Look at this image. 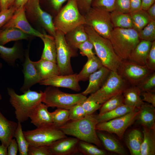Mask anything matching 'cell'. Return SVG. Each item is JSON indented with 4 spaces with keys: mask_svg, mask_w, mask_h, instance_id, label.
I'll list each match as a JSON object with an SVG mask.
<instances>
[{
    "mask_svg": "<svg viewBox=\"0 0 155 155\" xmlns=\"http://www.w3.org/2000/svg\"><path fill=\"white\" fill-rule=\"evenodd\" d=\"M98 123L95 115L92 114L78 120H69L59 129L66 135L102 148V146L96 133V126Z\"/></svg>",
    "mask_w": 155,
    "mask_h": 155,
    "instance_id": "cell-1",
    "label": "cell"
},
{
    "mask_svg": "<svg viewBox=\"0 0 155 155\" xmlns=\"http://www.w3.org/2000/svg\"><path fill=\"white\" fill-rule=\"evenodd\" d=\"M10 96V102L15 109L16 118L18 122L23 123L27 120L31 113L39 103L42 102L44 92L28 89L22 95L16 94L14 89L7 88Z\"/></svg>",
    "mask_w": 155,
    "mask_h": 155,
    "instance_id": "cell-2",
    "label": "cell"
},
{
    "mask_svg": "<svg viewBox=\"0 0 155 155\" xmlns=\"http://www.w3.org/2000/svg\"><path fill=\"white\" fill-rule=\"evenodd\" d=\"M84 27L93 44L95 54L103 66L117 72L122 61L115 53L109 39L101 36L89 26L85 24Z\"/></svg>",
    "mask_w": 155,
    "mask_h": 155,
    "instance_id": "cell-3",
    "label": "cell"
},
{
    "mask_svg": "<svg viewBox=\"0 0 155 155\" xmlns=\"http://www.w3.org/2000/svg\"><path fill=\"white\" fill-rule=\"evenodd\" d=\"M108 39L115 53L122 61L128 59L140 40L138 32L133 28H114Z\"/></svg>",
    "mask_w": 155,
    "mask_h": 155,
    "instance_id": "cell-4",
    "label": "cell"
},
{
    "mask_svg": "<svg viewBox=\"0 0 155 155\" xmlns=\"http://www.w3.org/2000/svg\"><path fill=\"white\" fill-rule=\"evenodd\" d=\"M27 19L35 30L54 36L56 30L53 23V17L41 7L40 0H28L24 5Z\"/></svg>",
    "mask_w": 155,
    "mask_h": 155,
    "instance_id": "cell-5",
    "label": "cell"
},
{
    "mask_svg": "<svg viewBox=\"0 0 155 155\" xmlns=\"http://www.w3.org/2000/svg\"><path fill=\"white\" fill-rule=\"evenodd\" d=\"M57 31L65 35L77 27L85 24L84 16L80 12L75 0H68L53 18Z\"/></svg>",
    "mask_w": 155,
    "mask_h": 155,
    "instance_id": "cell-6",
    "label": "cell"
},
{
    "mask_svg": "<svg viewBox=\"0 0 155 155\" xmlns=\"http://www.w3.org/2000/svg\"><path fill=\"white\" fill-rule=\"evenodd\" d=\"M42 102L48 107L69 110L73 105L82 102L87 97L82 93L70 94L63 92L58 88L49 86L44 92Z\"/></svg>",
    "mask_w": 155,
    "mask_h": 155,
    "instance_id": "cell-7",
    "label": "cell"
},
{
    "mask_svg": "<svg viewBox=\"0 0 155 155\" xmlns=\"http://www.w3.org/2000/svg\"><path fill=\"white\" fill-rule=\"evenodd\" d=\"M126 81L117 72L111 71L106 79L101 88L91 94L87 98L102 104L116 95L123 93L127 88Z\"/></svg>",
    "mask_w": 155,
    "mask_h": 155,
    "instance_id": "cell-8",
    "label": "cell"
},
{
    "mask_svg": "<svg viewBox=\"0 0 155 155\" xmlns=\"http://www.w3.org/2000/svg\"><path fill=\"white\" fill-rule=\"evenodd\" d=\"M56 49V63L59 75H67L74 73L71 67V58L78 56L77 50L71 47L67 43L65 34L57 31L54 36Z\"/></svg>",
    "mask_w": 155,
    "mask_h": 155,
    "instance_id": "cell-9",
    "label": "cell"
},
{
    "mask_svg": "<svg viewBox=\"0 0 155 155\" xmlns=\"http://www.w3.org/2000/svg\"><path fill=\"white\" fill-rule=\"evenodd\" d=\"M23 133L29 144L35 146H48L57 140L67 137L53 125L23 131Z\"/></svg>",
    "mask_w": 155,
    "mask_h": 155,
    "instance_id": "cell-10",
    "label": "cell"
},
{
    "mask_svg": "<svg viewBox=\"0 0 155 155\" xmlns=\"http://www.w3.org/2000/svg\"><path fill=\"white\" fill-rule=\"evenodd\" d=\"M84 16L85 25L91 27L101 36L109 39L114 28L110 12L91 7Z\"/></svg>",
    "mask_w": 155,
    "mask_h": 155,
    "instance_id": "cell-11",
    "label": "cell"
},
{
    "mask_svg": "<svg viewBox=\"0 0 155 155\" xmlns=\"http://www.w3.org/2000/svg\"><path fill=\"white\" fill-rule=\"evenodd\" d=\"M139 113V109L136 108L123 116L98 123L96 130L115 134L122 139L126 130L137 120Z\"/></svg>",
    "mask_w": 155,
    "mask_h": 155,
    "instance_id": "cell-12",
    "label": "cell"
},
{
    "mask_svg": "<svg viewBox=\"0 0 155 155\" xmlns=\"http://www.w3.org/2000/svg\"><path fill=\"white\" fill-rule=\"evenodd\" d=\"M132 86H137L152 72L146 65H142L128 60L122 61L117 71Z\"/></svg>",
    "mask_w": 155,
    "mask_h": 155,
    "instance_id": "cell-13",
    "label": "cell"
},
{
    "mask_svg": "<svg viewBox=\"0 0 155 155\" xmlns=\"http://www.w3.org/2000/svg\"><path fill=\"white\" fill-rule=\"evenodd\" d=\"M10 27L17 28L26 34L40 38L43 35L34 29L30 25L26 18L24 6L16 10L9 20L1 29Z\"/></svg>",
    "mask_w": 155,
    "mask_h": 155,
    "instance_id": "cell-14",
    "label": "cell"
},
{
    "mask_svg": "<svg viewBox=\"0 0 155 155\" xmlns=\"http://www.w3.org/2000/svg\"><path fill=\"white\" fill-rule=\"evenodd\" d=\"M79 82L77 73H73L67 75H54L42 80L39 84L57 88H66L78 92L81 90Z\"/></svg>",
    "mask_w": 155,
    "mask_h": 155,
    "instance_id": "cell-15",
    "label": "cell"
},
{
    "mask_svg": "<svg viewBox=\"0 0 155 155\" xmlns=\"http://www.w3.org/2000/svg\"><path fill=\"white\" fill-rule=\"evenodd\" d=\"M25 56L23 70L24 80L23 85L20 89V91L23 93L30 89L33 85L39 83L42 80L35 68L34 61L30 59L29 48L26 51Z\"/></svg>",
    "mask_w": 155,
    "mask_h": 155,
    "instance_id": "cell-16",
    "label": "cell"
},
{
    "mask_svg": "<svg viewBox=\"0 0 155 155\" xmlns=\"http://www.w3.org/2000/svg\"><path fill=\"white\" fill-rule=\"evenodd\" d=\"M79 140L75 137L60 139L48 146L52 155H72L78 154Z\"/></svg>",
    "mask_w": 155,
    "mask_h": 155,
    "instance_id": "cell-17",
    "label": "cell"
},
{
    "mask_svg": "<svg viewBox=\"0 0 155 155\" xmlns=\"http://www.w3.org/2000/svg\"><path fill=\"white\" fill-rule=\"evenodd\" d=\"M48 107L43 102L38 104L33 110L29 118L31 122L36 127L53 125L52 117Z\"/></svg>",
    "mask_w": 155,
    "mask_h": 155,
    "instance_id": "cell-18",
    "label": "cell"
},
{
    "mask_svg": "<svg viewBox=\"0 0 155 155\" xmlns=\"http://www.w3.org/2000/svg\"><path fill=\"white\" fill-rule=\"evenodd\" d=\"M110 71L109 69L103 66L91 74L89 78V82L87 88L81 93L86 96L98 90L104 83Z\"/></svg>",
    "mask_w": 155,
    "mask_h": 155,
    "instance_id": "cell-19",
    "label": "cell"
},
{
    "mask_svg": "<svg viewBox=\"0 0 155 155\" xmlns=\"http://www.w3.org/2000/svg\"><path fill=\"white\" fill-rule=\"evenodd\" d=\"M24 53L22 43L16 41L11 47L0 45V57L11 66H14L16 60H22Z\"/></svg>",
    "mask_w": 155,
    "mask_h": 155,
    "instance_id": "cell-20",
    "label": "cell"
},
{
    "mask_svg": "<svg viewBox=\"0 0 155 155\" xmlns=\"http://www.w3.org/2000/svg\"><path fill=\"white\" fill-rule=\"evenodd\" d=\"M18 123L7 119L0 111V141L7 147L14 137Z\"/></svg>",
    "mask_w": 155,
    "mask_h": 155,
    "instance_id": "cell-21",
    "label": "cell"
},
{
    "mask_svg": "<svg viewBox=\"0 0 155 155\" xmlns=\"http://www.w3.org/2000/svg\"><path fill=\"white\" fill-rule=\"evenodd\" d=\"M96 133L102 146L106 150L121 155L127 154L124 148L115 137L103 131L96 130Z\"/></svg>",
    "mask_w": 155,
    "mask_h": 155,
    "instance_id": "cell-22",
    "label": "cell"
},
{
    "mask_svg": "<svg viewBox=\"0 0 155 155\" xmlns=\"http://www.w3.org/2000/svg\"><path fill=\"white\" fill-rule=\"evenodd\" d=\"M152 44L151 41L140 40L131 53L128 60L141 65H145Z\"/></svg>",
    "mask_w": 155,
    "mask_h": 155,
    "instance_id": "cell-23",
    "label": "cell"
},
{
    "mask_svg": "<svg viewBox=\"0 0 155 155\" xmlns=\"http://www.w3.org/2000/svg\"><path fill=\"white\" fill-rule=\"evenodd\" d=\"M140 113L136 120L143 126L148 128H155V107L145 103L139 109Z\"/></svg>",
    "mask_w": 155,
    "mask_h": 155,
    "instance_id": "cell-24",
    "label": "cell"
},
{
    "mask_svg": "<svg viewBox=\"0 0 155 155\" xmlns=\"http://www.w3.org/2000/svg\"><path fill=\"white\" fill-rule=\"evenodd\" d=\"M34 37L15 28L0 29V45L5 44L12 41L28 40Z\"/></svg>",
    "mask_w": 155,
    "mask_h": 155,
    "instance_id": "cell-25",
    "label": "cell"
},
{
    "mask_svg": "<svg viewBox=\"0 0 155 155\" xmlns=\"http://www.w3.org/2000/svg\"><path fill=\"white\" fill-rule=\"evenodd\" d=\"M35 68L42 80L53 76L59 75L56 63L41 58L34 61Z\"/></svg>",
    "mask_w": 155,
    "mask_h": 155,
    "instance_id": "cell-26",
    "label": "cell"
},
{
    "mask_svg": "<svg viewBox=\"0 0 155 155\" xmlns=\"http://www.w3.org/2000/svg\"><path fill=\"white\" fill-rule=\"evenodd\" d=\"M85 25L79 26L65 35L67 44L72 48L77 50V46L89 39L85 29Z\"/></svg>",
    "mask_w": 155,
    "mask_h": 155,
    "instance_id": "cell-27",
    "label": "cell"
},
{
    "mask_svg": "<svg viewBox=\"0 0 155 155\" xmlns=\"http://www.w3.org/2000/svg\"><path fill=\"white\" fill-rule=\"evenodd\" d=\"M140 155H155V128L143 127Z\"/></svg>",
    "mask_w": 155,
    "mask_h": 155,
    "instance_id": "cell-28",
    "label": "cell"
},
{
    "mask_svg": "<svg viewBox=\"0 0 155 155\" xmlns=\"http://www.w3.org/2000/svg\"><path fill=\"white\" fill-rule=\"evenodd\" d=\"M40 38L43 42L44 47L41 58L56 63V49L54 37L43 33Z\"/></svg>",
    "mask_w": 155,
    "mask_h": 155,
    "instance_id": "cell-29",
    "label": "cell"
},
{
    "mask_svg": "<svg viewBox=\"0 0 155 155\" xmlns=\"http://www.w3.org/2000/svg\"><path fill=\"white\" fill-rule=\"evenodd\" d=\"M141 92L137 86L127 88L122 93L124 104L139 109L144 103L141 97Z\"/></svg>",
    "mask_w": 155,
    "mask_h": 155,
    "instance_id": "cell-30",
    "label": "cell"
},
{
    "mask_svg": "<svg viewBox=\"0 0 155 155\" xmlns=\"http://www.w3.org/2000/svg\"><path fill=\"white\" fill-rule=\"evenodd\" d=\"M103 66L99 58L95 55L88 58V60L81 71L77 74L79 81L88 80L90 75Z\"/></svg>",
    "mask_w": 155,
    "mask_h": 155,
    "instance_id": "cell-31",
    "label": "cell"
},
{
    "mask_svg": "<svg viewBox=\"0 0 155 155\" xmlns=\"http://www.w3.org/2000/svg\"><path fill=\"white\" fill-rule=\"evenodd\" d=\"M143 139V133L138 129H133L128 133L125 143L131 155H140Z\"/></svg>",
    "mask_w": 155,
    "mask_h": 155,
    "instance_id": "cell-32",
    "label": "cell"
},
{
    "mask_svg": "<svg viewBox=\"0 0 155 155\" xmlns=\"http://www.w3.org/2000/svg\"><path fill=\"white\" fill-rule=\"evenodd\" d=\"M136 108L124 104L110 111L95 115L98 123L108 121L123 116Z\"/></svg>",
    "mask_w": 155,
    "mask_h": 155,
    "instance_id": "cell-33",
    "label": "cell"
},
{
    "mask_svg": "<svg viewBox=\"0 0 155 155\" xmlns=\"http://www.w3.org/2000/svg\"><path fill=\"white\" fill-rule=\"evenodd\" d=\"M133 28L138 32L152 20L146 11L140 9L131 12Z\"/></svg>",
    "mask_w": 155,
    "mask_h": 155,
    "instance_id": "cell-34",
    "label": "cell"
},
{
    "mask_svg": "<svg viewBox=\"0 0 155 155\" xmlns=\"http://www.w3.org/2000/svg\"><path fill=\"white\" fill-rule=\"evenodd\" d=\"M111 21L114 28H132L130 13L119 12L114 10L110 12Z\"/></svg>",
    "mask_w": 155,
    "mask_h": 155,
    "instance_id": "cell-35",
    "label": "cell"
},
{
    "mask_svg": "<svg viewBox=\"0 0 155 155\" xmlns=\"http://www.w3.org/2000/svg\"><path fill=\"white\" fill-rule=\"evenodd\" d=\"M78 153L84 155H106V151L91 143L79 140L77 144Z\"/></svg>",
    "mask_w": 155,
    "mask_h": 155,
    "instance_id": "cell-36",
    "label": "cell"
},
{
    "mask_svg": "<svg viewBox=\"0 0 155 155\" xmlns=\"http://www.w3.org/2000/svg\"><path fill=\"white\" fill-rule=\"evenodd\" d=\"M21 123L18 122V125L14 134V137L15 138L18 145L19 155H28L30 144L24 135Z\"/></svg>",
    "mask_w": 155,
    "mask_h": 155,
    "instance_id": "cell-37",
    "label": "cell"
},
{
    "mask_svg": "<svg viewBox=\"0 0 155 155\" xmlns=\"http://www.w3.org/2000/svg\"><path fill=\"white\" fill-rule=\"evenodd\" d=\"M122 93L117 94L102 104L98 114L101 115L112 111L124 104Z\"/></svg>",
    "mask_w": 155,
    "mask_h": 155,
    "instance_id": "cell-38",
    "label": "cell"
},
{
    "mask_svg": "<svg viewBox=\"0 0 155 155\" xmlns=\"http://www.w3.org/2000/svg\"><path fill=\"white\" fill-rule=\"evenodd\" d=\"M50 113L53 125L58 128H59L69 120L68 110L57 108Z\"/></svg>",
    "mask_w": 155,
    "mask_h": 155,
    "instance_id": "cell-39",
    "label": "cell"
},
{
    "mask_svg": "<svg viewBox=\"0 0 155 155\" xmlns=\"http://www.w3.org/2000/svg\"><path fill=\"white\" fill-rule=\"evenodd\" d=\"M140 40L152 42L155 40V21L151 20L142 29L138 32Z\"/></svg>",
    "mask_w": 155,
    "mask_h": 155,
    "instance_id": "cell-40",
    "label": "cell"
},
{
    "mask_svg": "<svg viewBox=\"0 0 155 155\" xmlns=\"http://www.w3.org/2000/svg\"><path fill=\"white\" fill-rule=\"evenodd\" d=\"M141 92H155V72H153L145 78L137 86Z\"/></svg>",
    "mask_w": 155,
    "mask_h": 155,
    "instance_id": "cell-41",
    "label": "cell"
},
{
    "mask_svg": "<svg viewBox=\"0 0 155 155\" xmlns=\"http://www.w3.org/2000/svg\"><path fill=\"white\" fill-rule=\"evenodd\" d=\"M68 110L69 120H78L87 115L82 106L81 103L73 105Z\"/></svg>",
    "mask_w": 155,
    "mask_h": 155,
    "instance_id": "cell-42",
    "label": "cell"
},
{
    "mask_svg": "<svg viewBox=\"0 0 155 155\" xmlns=\"http://www.w3.org/2000/svg\"><path fill=\"white\" fill-rule=\"evenodd\" d=\"M78 49L80 50V53L83 56L88 58L95 55L93 44L89 38L79 44L77 46Z\"/></svg>",
    "mask_w": 155,
    "mask_h": 155,
    "instance_id": "cell-43",
    "label": "cell"
},
{
    "mask_svg": "<svg viewBox=\"0 0 155 155\" xmlns=\"http://www.w3.org/2000/svg\"><path fill=\"white\" fill-rule=\"evenodd\" d=\"M115 0H92L91 7L102 9L110 12L114 11Z\"/></svg>",
    "mask_w": 155,
    "mask_h": 155,
    "instance_id": "cell-44",
    "label": "cell"
},
{
    "mask_svg": "<svg viewBox=\"0 0 155 155\" xmlns=\"http://www.w3.org/2000/svg\"><path fill=\"white\" fill-rule=\"evenodd\" d=\"M81 104L87 115L93 114L95 111L100 108L101 105L87 98L81 103Z\"/></svg>",
    "mask_w": 155,
    "mask_h": 155,
    "instance_id": "cell-45",
    "label": "cell"
},
{
    "mask_svg": "<svg viewBox=\"0 0 155 155\" xmlns=\"http://www.w3.org/2000/svg\"><path fill=\"white\" fill-rule=\"evenodd\" d=\"M145 65L151 71L155 70V40L152 44L146 60Z\"/></svg>",
    "mask_w": 155,
    "mask_h": 155,
    "instance_id": "cell-46",
    "label": "cell"
},
{
    "mask_svg": "<svg viewBox=\"0 0 155 155\" xmlns=\"http://www.w3.org/2000/svg\"><path fill=\"white\" fill-rule=\"evenodd\" d=\"M16 10L13 5L10 7L0 12V29L10 19Z\"/></svg>",
    "mask_w": 155,
    "mask_h": 155,
    "instance_id": "cell-47",
    "label": "cell"
},
{
    "mask_svg": "<svg viewBox=\"0 0 155 155\" xmlns=\"http://www.w3.org/2000/svg\"><path fill=\"white\" fill-rule=\"evenodd\" d=\"M28 155H52L47 146H35L29 145Z\"/></svg>",
    "mask_w": 155,
    "mask_h": 155,
    "instance_id": "cell-48",
    "label": "cell"
},
{
    "mask_svg": "<svg viewBox=\"0 0 155 155\" xmlns=\"http://www.w3.org/2000/svg\"><path fill=\"white\" fill-rule=\"evenodd\" d=\"M68 0H48L50 9L47 12L53 18L62 7L63 4Z\"/></svg>",
    "mask_w": 155,
    "mask_h": 155,
    "instance_id": "cell-49",
    "label": "cell"
},
{
    "mask_svg": "<svg viewBox=\"0 0 155 155\" xmlns=\"http://www.w3.org/2000/svg\"><path fill=\"white\" fill-rule=\"evenodd\" d=\"M130 0H115L114 10L125 13H129Z\"/></svg>",
    "mask_w": 155,
    "mask_h": 155,
    "instance_id": "cell-50",
    "label": "cell"
},
{
    "mask_svg": "<svg viewBox=\"0 0 155 155\" xmlns=\"http://www.w3.org/2000/svg\"><path fill=\"white\" fill-rule=\"evenodd\" d=\"M80 13L84 16L91 7L92 0H75Z\"/></svg>",
    "mask_w": 155,
    "mask_h": 155,
    "instance_id": "cell-51",
    "label": "cell"
},
{
    "mask_svg": "<svg viewBox=\"0 0 155 155\" xmlns=\"http://www.w3.org/2000/svg\"><path fill=\"white\" fill-rule=\"evenodd\" d=\"M154 92L150 91L141 92V96L143 101L147 102L155 107V94Z\"/></svg>",
    "mask_w": 155,
    "mask_h": 155,
    "instance_id": "cell-52",
    "label": "cell"
},
{
    "mask_svg": "<svg viewBox=\"0 0 155 155\" xmlns=\"http://www.w3.org/2000/svg\"><path fill=\"white\" fill-rule=\"evenodd\" d=\"M18 151L16 141L15 139H12L7 147V155H16Z\"/></svg>",
    "mask_w": 155,
    "mask_h": 155,
    "instance_id": "cell-53",
    "label": "cell"
},
{
    "mask_svg": "<svg viewBox=\"0 0 155 155\" xmlns=\"http://www.w3.org/2000/svg\"><path fill=\"white\" fill-rule=\"evenodd\" d=\"M142 4V0H130L129 13L141 9Z\"/></svg>",
    "mask_w": 155,
    "mask_h": 155,
    "instance_id": "cell-54",
    "label": "cell"
},
{
    "mask_svg": "<svg viewBox=\"0 0 155 155\" xmlns=\"http://www.w3.org/2000/svg\"><path fill=\"white\" fill-rule=\"evenodd\" d=\"M155 0H142L141 9L146 11L148 8L155 3Z\"/></svg>",
    "mask_w": 155,
    "mask_h": 155,
    "instance_id": "cell-55",
    "label": "cell"
},
{
    "mask_svg": "<svg viewBox=\"0 0 155 155\" xmlns=\"http://www.w3.org/2000/svg\"><path fill=\"white\" fill-rule=\"evenodd\" d=\"M146 11L151 19L155 21V3L150 6Z\"/></svg>",
    "mask_w": 155,
    "mask_h": 155,
    "instance_id": "cell-56",
    "label": "cell"
},
{
    "mask_svg": "<svg viewBox=\"0 0 155 155\" xmlns=\"http://www.w3.org/2000/svg\"><path fill=\"white\" fill-rule=\"evenodd\" d=\"M28 0H15L13 6L16 9L22 7L25 5Z\"/></svg>",
    "mask_w": 155,
    "mask_h": 155,
    "instance_id": "cell-57",
    "label": "cell"
},
{
    "mask_svg": "<svg viewBox=\"0 0 155 155\" xmlns=\"http://www.w3.org/2000/svg\"><path fill=\"white\" fill-rule=\"evenodd\" d=\"M9 0H0V6L1 11L8 9Z\"/></svg>",
    "mask_w": 155,
    "mask_h": 155,
    "instance_id": "cell-58",
    "label": "cell"
},
{
    "mask_svg": "<svg viewBox=\"0 0 155 155\" xmlns=\"http://www.w3.org/2000/svg\"><path fill=\"white\" fill-rule=\"evenodd\" d=\"M0 155H7V147L0 144Z\"/></svg>",
    "mask_w": 155,
    "mask_h": 155,
    "instance_id": "cell-59",
    "label": "cell"
},
{
    "mask_svg": "<svg viewBox=\"0 0 155 155\" xmlns=\"http://www.w3.org/2000/svg\"><path fill=\"white\" fill-rule=\"evenodd\" d=\"M15 1V0H9L8 4V8L13 6Z\"/></svg>",
    "mask_w": 155,
    "mask_h": 155,
    "instance_id": "cell-60",
    "label": "cell"
},
{
    "mask_svg": "<svg viewBox=\"0 0 155 155\" xmlns=\"http://www.w3.org/2000/svg\"><path fill=\"white\" fill-rule=\"evenodd\" d=\"M2 66V64L1 63H0V69L1 68ZM2 99V96L1 94H0V100Z\"/></svg>",
    "mask_w": 155,
    "mask_h": 155,
    "instance_id": "cell-61",
    "label": "cell"
},
{
    "mask_svg": "<svg viewBox=\"0 0 155 155\" xmlns=\"http://www.w3.org/2000/svg\"><path fill=\"white\" fill-rule=\"evenodd\" d=\"M1 7L0 6V12H1Z\"/></svg>",
    "mask_w": 155,
    "mask_h": 155,
    "instance_id": "cell-62",
    "label": "cell"
}]
</instances>
